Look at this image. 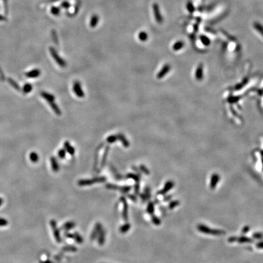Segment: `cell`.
<instances>
[{
	"instance_id": "cell-51",
	"label": "cell",
	"mask_w": 263,
	"mask_h": 263,
	"mask_svg": "<svg viewBox=\"0 0 263 263\" xmlns=\"http://www.w3.org/2000/svg\"><path fill=\"white\" fill-rule=\"evenodd\" d=\"M3 202H4V201H3V198L0 197V206H1V205H3Z\"/></svg>"
},
{
	"instance_id": "cell-21",
	"label": "cell",
	"mask_w": 263,
	"mask_h": 263,
	"mask_svg": "<svg viewBox=\"0 0 263 263\" xmlns=\"http://www.w3.org/2000/svg\"><path fill=\"white\" fill-rule=\"evenodd\" d=\"M130 227H131L130 224L129 223L127 222V223H126L125 224H124L123 226L120 227V231L121 233H127L128 231H129V230H130Z\"/></svg>"
},
{
	"instance_id": "cell-22",
	"label": "cell",
	"mask_w": 263,
	"mask_h": 263,
	"mask_svg": "<svg viewBox=\"0 0 263 263\" xmlns=\"http://www.w3.org/2000/svg\"><path fill=\"white\" fill-rule=\"evenodd\" d=\"M218 181H219V176L217 174H214L211 178V188H215Z\"/></svg>"
},
{
	"instance_id": "cell-20",
	"label": "cell",
	"mask_w": 263,
	"mask_h": 263,
	"mask_svg": "<svg viewBox=\"0 0 263 263\" xmlns=\"http://www.w3.org/2000/svg\"><path fill=\"white\" fill-rule=\"evenodd\" d=\"M127 177L129 178V179H132V180L135 181V183H140V176H138V174H133V173H129L127 175Z\"/></svg>"
},
{
	"instance_id": "cell-49",
	"label": "cell",
	"mask_w": 263,
	"mask_h": 263,
	"mask_svg": "<svg viewBox=\"0 0 263 263\" xmlns=\"http://www.w3.org/2000/svg\"><path fill=\"white\" fill-rule=\"evenodd\" d=\"M62 6L64 7V8H68V7L70 6V4L68 2H66V1H65V2H64V3H62Z\"/></svg>"
},
{
	"instance_id": "cell-8",
	"label": "cell",
	"mask_w": 263,
	"mask_h": 263,
	"mask_svg": "<svg viewBox=\"0 0 263 263\" xmlns=\"http://www.w3.org/2000/svg\"><path fill=\"white\" fill-rule=\"evenodd\" d=\"M102 224H101L100 222L96 223V225H95L94 230H93L92 233L91 234L90 236V239L91 241H94L96 239L97 237H98L100 231H101V230L102 229Z\"/></svg>"
},
{
	"instance_id": "cell-28",
	"label": "cell",
	"mask_w": 263,
	"mask_h": 263,
	"mask_svg": "<svg viewBox=\"0 0 263 263\" xmlns=\"http://www.w3.org/2000/svg\"><path fill=\"white\" fill-rule=\"evenodd\" d=\"M138 38H139L140 40L141 41H145L147 40V38H148V35L146 32H140L139 35H138Z\"/></svg>"
},
{
	"instance_id": "cell-9",
	"label": "cell",
	"mask_w": 263,
	"mask_h": 263,
	"mask_svg": "<svg viewBox=\"0 0 263 263\" xmlns=\"http://www.w3.org/2000/svg\"><path fill=\"white\" fill-rule=\"evenodd\" d=\"M173 186H174V183L172 181H168L165 184L164 188L159 192H158V195H163V194L167 193Z\"/></svg>"
},
{
	"instance_id": "cell-13",
	"label": "cell",
	"mask_w": 263,
	"mask_h": 263,
	"mask_svg": "<svg viewBox=\"0 0 263 263\" xmlns=\"http://www.w3.org/2000/svg\"><path fill=\"white\" fill-rule=\"evenodd\" d=\"M169 70H170V66L169 65H165V66L162 68V69L160 70L159 73L157 74L158 79H161L168 73Z\"/></svg>"
},
{
	"instance_id": "cell-10",
	"label": "cell",
	"mask_w": 263,
	"mask_h": 263,
	"mask_svg": "<svg viewBox=\"0 0 263 263\" xmlns=\"http://www.w3.org/2000/svg\"><path fill=\"white\" fill-rule=\"evenodd\" d=\"M40 74H41L40 70L39 69H34L30 71L27 72L26 73V76L27 77H28V78L33 79L40 76Z\"/></svg>"
},
{
	"instance_id": "cell-27",
	"label": "cell",
	"mask_w": 263,
	"mask_h": 263,
	"mask_svg": "<svg viewBox=\"0 0 263 263\" xmlns=\"http://www.w3.org/2000/svg\"><path fill=\"white\" fill-rule=\"evenodd\" d=\"M62 250L64 252H76L77 249L75 246H65L62 248Z\"/></svg>"
},
{
	"instance_id": "cell-39",
	"label": "cell",
	"mask_w": 263,
	"mask_h": 263,
	"mask_svg": "<svg viewBox=\"0 0 263 263\" xmlns=\"http://www.w3.org/2000/svg\"><path fill=\"white\" fill-rule=\"evenodd\" d=\"M8 225V221L3 217H0V227H6Z\"/></svg>"
},
{
	"instance_id": "cell-26",
	"label": "cell",
	"mask_w": 263,
	"mask_h": 263,
	"mask_svg": "<svg viewBox=\"0 0 263 263\" xmlns=\"http://www.w3.org/2000/svg\"><path fill=\"white\" fill-rule=\"evenodd\" d=\"M29 158L30 161H31L32 163H37L39 161V156L38 155V154L36 152H32L29 155Z\"/></svg>"
},
{
	"instance_id": "cell-43",
	"label": "cell",
	"mask_w": 263,
	"mask_h": 263,
	"mask_svg": "<svg viewBox=\"0 0 263 263\" xmlns=\"http://www.w3.org/2000/svg\"><path fill=\"white\" fill-rule=\"evenodd\" d=\"M140 183H135V185L134 187V190H135V194H138L140 193Z\"/></svg>"
},
{
	"instance_id": "cell-3",
	"label": "cell",
	"mask_w": 263,
	"mask_h": 263,
	"mask_svg": "<svg viewBox=\"0 0 263 263\" xmlns=\"http://www.w3.org/2000/svg\"><path fill=\"white\" fill-rule=\"evenodd\" d=\"M50 225H51V228L53 230V235L54 236L55 241H57L58 243H60L62 242V238H61L60 236V230L58 229L57 227V222L55 220H51L50 221Z\"/></svg>"
},
{
	"instance_id": "cell-29",
	"label": "cell",
	"mask_w": 263,
	"mask_h": 263,
	"mask_svg": "<svg viewBox=\"0 0 263 263\" xmlns=\"http://www.w3.org/2000/svg\"><path fill=\"white\" fill-rule=\"evenodd\" d=\"M32 85L30 84H25L23 88V92H24V93H26V94L27 93H30V91H32Z\"/></svg>"
},
{
	"instance_id": "cell-4",
	"label": "cell",
	"mask_w": 263,
	"mask_h": 263,
	"mask_svg": "<svg viewBox=\"0 0 263 263\" xmlns=\"http://www.w3.org/2000/svg\"><path fill=\"white\" fill-rule=\"evenodd\" d=\"M73 90L74 94L79 98H84L85 96L84 91L82 89L81 84L79 81H75L73 85Z\"/></svg>"
},
{
	"instance_id": "cell-17",
	"label": "cell",
	"mask_w": 263,
	"mask_h": 263,
	"mask_svg": "<svg viewBox=\"0 0 263 263\" xmlns=\"http://www.w3.org/2000/svg\"><path fill=\"white\" fill-rule=\"evenodd\" d=\"M64 149L66 151V152H67L68 154H70V155H73L75 153V149L74 148V147L72 146L71 145V144L70 143L69 141H65L64 143Z\"/></svg>"
},
{
	"instance_id": "cell-33",
	"label": "cell",
	"mask_w": 263,
	"mask_h": 263,
	"mask_svg": "<svg viewBox=\"0 0 263 263\" xmlns=\"http://www.w3.org/2000/svg\"><path fill=\"white\" fill-rule=\"evenodd\" d=\"M183 46V43L182 41H179L174 45V46H173V49H174V50H175V51H177V50L180 49Z\"/></svg>"
},
{
	"instance_id": "cell-11",
	"label": "cell",
	"mask_w": 263,
	"mask_h": 263,
	"mask_svg": "<svg viewBox=\"0 0 263 263\" xmlns=\"http://www.w3.org/2000/svg\"><path fill=\"white\" fill-rule=\"evenodd\" d=\"M41 96H42V98L43 99H45L48 102V103L55 101L54 96H53V95L51 94V93H47L46 92V91H42V92L41 93Z\"/></svg>"
},
{
	"instance_id": "cell-41",
	"label": "cell",
	"mask_w": 263,
	"mask_h": 263,
	"mask_svg": "<svg viewBox=\"0 0 263 263\" xmlns=\"http://www.w3.org/2000/svg\"><path fill=\"white\" fill-rule=\"evenodd\" d=\"M9 81L10 84H11V85L13 86V87H14V89H15L17 90L20 89L19 86H18V84L14 80H12V79H9Z\"/></svg>"
},
{
	"instance_id": "cell-30",
	"label": "cell",
	"mask_w": 263,
	"mask_h": 263,
	"mask_svg": "<svg viewBox=\"0 0 263 263\" xmlns=\"http://www.w3.org/2000/svg\"><path fill=\"white\" fill-rule=\"evenodd\" d=\"M147 212L150 214H153L154 212V203L151 202L149 203L147 207Z\"/></svg>"
},
{
	"instance_id": "cell-16",
	"label": "cell",
	"mask_w": 263,
	"mask_h": 263,
	"mask_svg": "<svg viewBox=\"0 0 263 263\" xmlns=\"http://www.w3.org/2000/svg\"><path fill=\"white\" fill-rule=\"evenodd\" d=\"M98 244L99 246H103L105 241V231L103 228L100 231L98 236Z\"/></svg>"
},
{
	"instance_id": "cell-12",
	"label": "cell",
	"mask_w": 263,
	"mask_h": 263,
	"mask_svg": "<svg viewBox=\"0 0 263 263\" xmlns=\"http://www.w3.org/2000/svg\"><path fill=\"white\" fill-rule=\"evenodd\" d=\"M50 161H51V167L53 171L55 172H58L59 171V165L56 158L54 157V156H52L50 158Z\"/></svg>"
},
{
	"instance_id": "cell-6",
	"label": "cell",
	"mask_w": 263,
	"mask_h": 263,
	"mask_svg": "<svg viewBox=\"0 0 263 263\" xmlns=\"http://www.w3.org/2000/svg\"><path fill=\"white\" fill-rule=\"evenodd\" d=\"M198 229H199V231H201L202 233H211L212 235H221V233H223V231H220L219 230H210L211 228H209L208 227H207L206 226H202V225H200V226H198Z\"/></svg>"
},
{
	"instance_id": "cell-1",
	"label": "cell",
	"mask_w": 263,
	"mask_h": 263,
	"mask_svg": "<svg viewBox=\"0 0 263 263\" xmlns=\"http://www.w3.org/2000/svg\"><path fill=\"white\" fill-rule=\"evenodd\" d=\"M106 181V178L105 177H96L90 179H83L80 180L77 183L80 186H90V185L95 184L97 183H104Z\"/></svg>"
},
{
	"instance_id": "cell-46",
	"label": "cell",
	"mask_w": 263,
	"mask_h": 263,
	"mask_svg": "<svg viewBox=\"0 0 263 263\" xmlns=\"http://www.w3.org/2000/svg\"><path fill=\"white\" fill-rule=\"evenodd\" d=\"M238 241H240V242H249V241H250L249 238L248 239V238H246V237H241L240 239H238Z\"/></svg>"
},
{
	"instance_id": "cell-24",
	"label": "cell",
	"mask_w": 263,
	"mask_h": 263,
	"mask_svg": "<svg viewBox=\"0 0 263 263\" xmlns=\"http://www.w3.org/2000/svg\"><path fill=\"white\" fill-rule=\"evenodd\" d=\"M110 170L111 171V172L113 173V175H114L115 177L116 178V179L121 180V179H122L121 175L120 174V173H119L118 172V171H116V168H115V167H113L112 165H110Z\"/></svg>"
},
{
	"instance_id": "cell-14",
	"label": "cell",
	"mask_w": 263,
	"mask_h": 263,
	"mask_svg": "<svg viewBox=\"0 0 263 263\" xmlns=\"http://www.w3.org/2000/svg\"><path fill=\"white\" fill-rule=\"evenodd\" d=\"M117 138H118V140H120V141L121 142L122 145L125 147H129L130 143L129 141H128V140L126 138V136H124V135L122 134H116Z\"/></svg>"
},
{
	"instance_id": "cell-50",
	"label": "cell",
	"mask_w": 263,
	"mask_h": 263,
	"mask_svg": "<svg viewBox=\"0 0 263 263\" xmlns=\"http://www.w3.org/2000/svg\"><path fill=\"white\" fill-rule=\"evenodd\" d=\"M257 247L259 248H263V242L259 243V244L257 245Z\"/></svg>"
},
{
	"instance_id": "cell-2",
	"label": "cell",
	"mask_w": 263,
	"mask_h": 263,
	"mask_svg": "<svg viewBox=\"0 0 263 263\" xmlns=\"http://www.w3.org/2000/svg\"><path fill=\"white\" fill-rule=\"evenodd\" d=\"M49 51L52 57H53L54 60L55 61V62H56L59 66H61V67H65L66 66V61L64 59H63L62 57L59 55V54L57 53L56 50H55L54 48L51 47L49 48Z\"/></svg>"
},
{
	"instance_id": "cell-5",
	"label": "cell",
	"mask_w": 263,
	"mask_h": 263,
	"mask_svg": "<svg viewBox=\"0 0 263 263\" xmlns=\"http://www.w3.org/2000/svg\"><path fill=\"white\" fill-rule=\"evenodd\" d=\"M120 201L121 202L122 204V216L123 218L124 221L127 222L129 219V216H128V204L127 202L126 201L125 197L122 196L120 197Z\"/></svg>"
},
{
	"instance_id": "cell-35",
	"label": "cell",
	"mask_w": 263,
	"mask_h": 263,
	"mask_svg": "<svg viewBox=\"0 0 263 263\" xmlns=\"http://www.w3.org/2000/svg\"><path fill=\"white\" fill-rule=\"evenodd\" d=\"M58 156L61 159H64L66 156V151L64 149H61L58 151Z\"/></svg>"
},
{
	"instance_id": "cell-15",
	"label": "cell",
	"mask_w": 263,
	"mask_h": 263,
	"mask_svg": "<svg viewBox=\"0 0 263 263\" xmlns=\"http://www.w3.org/2000/svg\"><path fill=\"white\" fill-rule=\"evenodd\" d=\"M110 150V147L109 146H107L105 149V151H104V154L102 155V161L101 163V168H103L105 166L106 163V161H107V156L108 154H109V152Z\"/></svg>"
},
{
	"instance_id": "cell-7",
	"label": "cell",
	"mask_w": 263,
	"mask_h": 263,
	"mask_svg": "<svg viewBox=\"0 0 263 263\" xmlns=\"http://www.w3.org/2000/svg\"><path fill=\"white\" fill-rule=\"evenodd\" d=\"M153 10H154V14L155 16V18L156 21H157V23H161L163 22V17H162L161 14L160 13V10L159 6L156 3H154V5H153Z\"/></svg>"
},
{
	"instance_id": "cell-47",
	"label": "cell",
	"mask_w": 263,
	"mask_h": 263,
	"mask_svg": "<svg viewBox=\"0 0 263 263\" xmlns=\"http://www.w3.org/2000/svg\"><path fill=\"white\" fill-rule=\"evenodd\" d=\"M177 205H178V202H177V201L172 202L170 204V205H169V207H170L171 208H174L175 206H177Z\"/></svg>"
},
{
	"instance_id": "cell-31",
	"label": "cell",
	"mask_w": 263,
	"mask_h": 263,
	"mask_svg": "<svg viewBox=\"0 0 263 263\" xmlns=\"http://www.w3.org/2000/svg\"><path fill=\"white\" fill-rule=\"evenodd\" d=\"M254 27H255V29L263 36V26L262 25L259 23H254Z\"/></svg>"
},
{
	"instance_id": "cell-19",
	"label": "cell",
	"mask_w": 263,
	"mask_h": 263,
	"mask_svg": "<svg viewBox=\"0 0 263 263\" xmlns=\"http://www.w3.org/2000/svg\"><path fill=\"white\" fill-rule=\"evenodd\" d=\"M76 227L75 222H72V221H69V222H66L65 224L63 225L62 227V229L65 230V231H68V230H71L72 228H74Z\"/></svg>"
},
{
	"instance_id": "cell-25",
	"label": "cell",
	"mask_w": 263,
	"mask_h": 263,
	"mask_svg": "<svg viewBox=\"0 0 263 263\" xmlns=\"http://www.w3.org/2000/svg\"><path fill=\"white\" fill-rule=\"evenodd\" d=\"M73 235H74L73 239L77 243H78V244H82V243L83 242H84V239H83L82 236H81L80 235H79V234L78 233H77V232H75L74 233H73Z\"/></svg>"
},
{
	"instance_id": "cell-52",
	"label": "cell",
	"mask_w": 263,
	"mask_h": 263,
	"mask_svg": "<svg viewBox=\"0 0 263 263\" xmlns=\"http://www.w3.org/2000/svg\"><path fill=\"white\" fill-rule=\"evenodd\" d=\"M41 263H52V262H51V261H49V260H47V261H45V262H42Z\"/></svg>"
},
{
	"instance_id": "cell-34",
	"label": "cell",
	"mask_w": 263,
	"mask_h": 263,
	"mask_svg": "<svg viewBox=\"0 0 263 263\" xmlns=\"http://www.w3.org/2000/svg\"><path fill=\"white\" fill-rule=\"evenodd\" d=\"M106 188L109 189V190H119L120 191L121 187L117 186V185L115 184H111V183H108V184L106 185Z\"/></svg>"
},
{
	"instance_id": "cell-37",
	"label": "cell",
	"mask_w": 263,
	"mask_h": 263,
	"mask_svg": "<svg viewBox=\"0 0 263 263\" xmlns=\"http://www.w3.org/2000/svg\"><path fill=\"white\" fill-rule=\"evenodd\" d=\"M139 169H140V171H141V172L144 173V174H146V175L149 174V169H147V167H146L144 165H140Z\"/></svg>"
},
{
	"instance_id": "cell-44",
	"label": "cell",
	"mask_w": 263,
	"mask_h": 263,
	"mask_svg": "<svg viewBox=\"0 0 263 263\" xmlns=\"http://www.w3.org/2000/svg\"><path fill=\"white\" fill-rule=\"evenodd\" d=\"M127 196L132 201L134 202H136L137 201V198H136V196L135 195H134V194H128Z\"/></svg>"
},
{
	"instance_id": "cell-36",
	"label": "cell",
	"mask_w": 263,
	"mask_h": 263,
	"mask_svg": "<svg viewBox=\"0 0 263 263\" xmlns=\"http://www.w3.org/2000/svg\"><path fill=\"white\" fill-rule=\"evenodd\" d=\"M131 190V187L129 186H121V187L120 191L122 192V193L126 194L129 192Z\"/></svg>"
},
{
	"instance_id": "cell-38",
	"label": "cell",
	"mask_w": 263,
	"mask_h": 263,
	"mask_svg": "<svg viewBox=\"0 0 263 263\" xmlns=\"http://www.w3.org/2000/svg\"><path fill=\"white\" fill-rule=\"evenodd\" d=\"M152 221L154 224L155 225V226H159L161 223V221L158 217H156V216H152Z\"/></svg>"
},
{
	"instance_id": "cell-48",
	"label": "cell",
	"mask_w": 263,
	"mask_h": 263,
	"mask_svg": "<svg viewBox=\"0 0 263 263\" xmlns=\"http://www.w3.org/2000/svg\"><path fill=\"white\" fill-rule=\"evenodd\" d=\"M140 197H141V199L142 200V201H143V202H146L147 201V199H146V196H145V194H140Z\"/></svg>"
},
{
	"instance_id": "cell-42",
	"label": "cell",
	"mask_w": 263,
	"mask_h": 263,
	"mask_svg": "<svg viewBox=\"0 0 263 263\" xmlns=\"http://www.w3.org/2000/svg\"><path fill=\"white\" fill-rule=\"evenodd\" d=\"M51 12L54 15H57L59 14V12H60V9L59 8H55V7H53V8H51Z\"/></svg>"
},
{
	"instance_id": "cell-18",
	"label": "cell",
	"mask_w": 263,
	"mask_h": 263,
	"mask_svg": "<svg viewBox=\"0 0 263 263\" xmlns=\"http://www.w3.org/2000/svg\"><path fill=\"white\" fill-rule=\"evenodd\" d=\"M48 104H49L50 107H51L52 110L54 111V113H55V114L57 115H60L61 114H62V111H61V110L60 109V108H59V106L55 103V101L49 102V103H48Z\"/></svg>"
},
{
	"instance_id": "cell-45",
	"label": "cell",
	"mask_w": 263,
	"mask_h": 263,
	"mask_svg": "<svg viewBox=\"0 0 263 263\" xmlns=\"http://www.w3.org/2000/svg\"><path fill=\"white\" fill-rule=\"evenodd\" d=\"M65 236L68 237V238L73 239L74 235L73 233H68V232H65Z\"/></svg>"
},
{
	"instance_id": "cell-23",
	"label": "cell",
	"mask_w": 263,
	"mask_h": 263,
	"mask_svg": "<svg viewBox=\"0 0 263 263\" xmlns=\"http://www.w3.org/2000/svg\"><path fill=\"white\" fill-rule=\"evenodd\" d=\"M99 21V17L98 16H97L96 15H93L92 17H91V20H90V26L91 28H95L97 26V24L98 23Z\"/></svg>"
},
{
	"instance_id": "cell-32",
	"label": "cell",
	"mask_w": 263,
	"mask_h": 263,
	"mask_svg": "<svg viewBox=\"0 0 263 263\" xmlns=\"http://www.w3.org/2000/svg\"><path fill=\"white\" fill-rule=\"evenodd\" d=\"M106 140L109 143H113L118 140V138H117L116 135H112L109 136Z\"/></svg>"
},
{
	"instance_id": "cell-40",
	"label": "cell",
	"mask_w": 263,
	"mask_h": 263,
	"mask_svg": "<svg viewBox=\"0 0 263 263\" xmlns=\"http://www.w3.org/2000/svg\"><path fill=\"white\" fill-rule=\"evenodd\" d=\"M144 194H145L146 197L147 201V200L150 199V198H151V191H150V188H149V187H146V188H145V193H144Z\"/></svg>"
}]
</instances>
